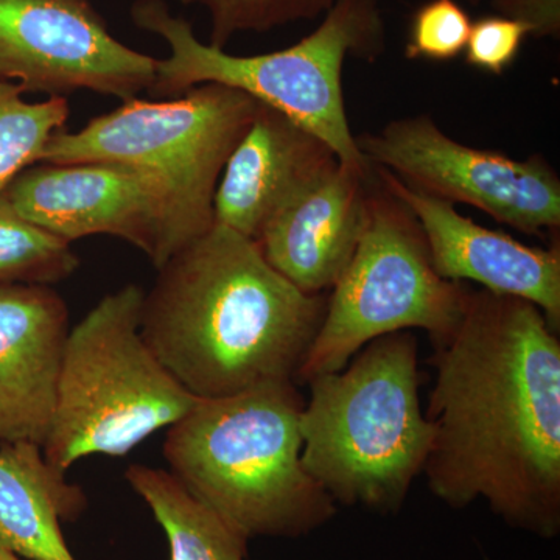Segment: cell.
<instances>
[{
  "label": "cell",
  "mask_w": 560,
  "mask_h": 560,
  "mask_svg": "<svg viewBox=\"0 0 560 560\" xmlns=\"http://www.w3.org/2000/svg\"><path fill=\"white\" fill-rule=\"evenodd\" d=\"M69 308L44 285L0 287V444L49 434Z\"/></svg>",
  "instance_id": "cell-14"
},
{
  "label": "cell",
  "mask_w": 560,
  "mask_h": 560,
  "mask_svg": "<svg viewBox=\"0 0 560 560\" xmlns=\"http://www.w3.org/2000/svg\"><path fill=\"white\" fill-rule=\"evenodd\" d=\"M352 359L307 382L302 464L335 503L396 514L423 474L433 440L420 408L418 340L410 330L396 331Z\"/></svg>",
  "instance_id": "cell-4"
},
{
  "label": "cell",
  "mask_w": 560,
  "mask_h": 560,
  "mask_svg": "<svg viewBox=\"0 0 560 560\" xmlns=\"http://www.w3.org/2000/svg\"><path fill=\"white\" fill-rule=\"evenodd\" d=\"M467 291L434 271L418 220L382 187L368 195L359 246L331 289L298 382L342 370L364 346L396 331L420 329L431 342L448 337Z\"/></svg>",
  "instance_id": "cell-7"
},
{
  "label": "cell",
  "mask_w": 560,
  "mask_h": 560,
  "mask_svg": "<svg viewBox=\"0 0 560 560\" xmlns=\"http://www.w3.org/2000/svg\"><path fill=\"white\" fill-rule=\"evenodd\" d=\"M501 16L528 25L533 36H558L560 0H492Z\"/></svg>",
  "instance_id": "cell-23"
},
{
  "label": "cell",
  "mask_w": 560,
  "mask_h": 560,
  "mask_svg": "<svg viewBox=\"0 0 560 560\" xmlns=\"http://www.w3.org/2000/svg\"><path fill=\"white\" fill-rule=\"evenodd\" d=\"M143 296L139 285L127 283L103 296L69 330L43 445L44 459L58 474L90 455H128L200 400L143 340Z\"/></svg>",
  "instance_id": "cell-6"
},
{
  "label": "cell",
  "mask_w": 560,
  "mask_h": 560,
  "mask_svg": "<svg viewBox=\"0 0 560 560\" xmlns=\"http://www.w3.org/2000/svg\"><path fill=\"white\" fill-rule=\"evenodd\" d=\"M304 405L294 382L198 400L168 427L171 474L248 540L308 536L338 504L302 464Z\"/></svg>",
  "instance_id": "cell-3"
},
{
  "label": "cell",
  "mask_w": 560,
  "mask_h": 560,
  "mask_svg": "<svg viewBox=\"0 0 560 560\" xmlns=\"http://www.w3.org/2000/svg\"><path fill=\"white\" fill-rule=\"evenodd\" d=\"M13 81H0V194L11 180L39 164L43 151L69 119L66 97L28 102Z\"/></svg>",
  "instance_id": "cell-19"
},
{
  "label": "cell",
  "mask_w": 560,
  "mask_h": 560,
  "mask_svg": "<svg viewBox=\"0 0 560 560\" xmlns=\"http://www.w3.org/2000/svg\"><path fill=\"white\" fill-rule=\"evenodd\" d=\"M268 264L253 238L213 223L158 268L143 296L140 334L197 399L270 383H298L326 315Z\"/></svg>",
  "instance_id": "cell-2"
},
{
  "label": "cell",
  "mask_w": 560,
  "mask_h": 560,
  "mask_svg": "<svg viewBox=\"0 0 560 560\" xmlns=\"http://www.w3.org/2000/svg\"><path fill=\"white\" fill-rule=\"evenodd\" d=\"M0 560H24L21 558H18V556L11 555L9 551L0 550Z\"/></svg>",
  "instance_id": "cell-24"
},
{
  "label": "cell",
  "mask_w": 560,
  "mask_h": 560,
  "mask_svg": "<svg viewBox=\"0 0 560 560\" xmlns=\"http://www.w3.org/2000/svg\"><path fill=\"white\" fill-rule=\"evenodd\" d=\"M131 20L167 43L158 61L154 97H178L200 84H223L280 110L327 143L338 160L370 171L349 127L342 95V66L349 55L374 58L385 28L378 0H335L318 28L287 49L237 57L201 43L190 22L164 0H138Z\"/></svg>",
  "instance_id": "cell-5"
},
{
  "label": "cell",
  "mask_w": 560,
  "mask_h": 560,
  "mask_svg": "<svg viewBox=\"0 0 560 560\" xmlns=\"http://www.w3.org/2000/svg\"><path fill=\"white\" fill-rule=\"evenodd\" d=\"M86 508L77 486L33 442L0 444V550L24 560H77L61 533Z\"/></svg>",
  "instance_id": "cell-16"
},
{
  "label": "cell",
  "mask_w": 560,
  "mask_h": 560,
  "mask_svg": "<svg viewBox=\"0 0 560 560\" xmlns=\"http://www.w3.org/2000/svg\"><path fill=\"white\" fill-rule=\"evenodd\" d=\"M259 102L223 84H200L173 101L128 98L79 131H60L39 162H120L165 176L198 235L212 228L213 197Z\"/></svg>",
  "instance_id": "cell-8"
},
{
  "label": "cell",
  "mask_w": 560,
  "mask_h": 560,
  "mask_svg": "<svg viewBox=\"0 0 560 560\" xmlns=\"http://www.w3.org/2000/svg\"><path fill=\"white\" fill-rule=\"evenodd\" d=\"M471 21L456 0H430L412 16L408 60L451 61L466 50Z\"/></svg>",
  "instance_id": "cell-21"
},
{
  "label": "cell",
  "mask_w": 560,
  "mask_h": 560,
  "mask_svg": "<svg viewBox=\"0 0 560 560\" xmlns=\"http://www.w3.org/2000/svg\"><path fill=\"white\" fill-rule=\"evenodd\" d=\"M335 0H183L201 5L210 18V46L224 49L237 33L268 32L280 25L313 20Z\"/></svg>",
  "instance_id": "cell-20"
},
{
  "label": "cell",
  "mask_w": 560,
  "mask_h": 560,
  "mask_svg": "<svg viewBox=\"0 0 560 560\" xmlns=\"http://www.w3.org/2000/svg\"><path fill=\"white\" fill-rule=\"evenodd\" d=\"M471 2H478V0H471Z\"/></svg>",
  "instance_id": "cell-25"
},
{
  "label": "cell",
  "mask_w": 560,
  "mask_h": 560,
  "mask_svg": "<svg viewBox=\"0 0 560 560\" xmlns=\"http://www.w3.org/2000/svg\"><path fill=\"white\" fill-rule=\"evenodd\" d=\"M357 145L372 167L430 197L474 206L537 237L559 230L560 180L540 154L517 161L464 145L429 116L390 121L375 135L357 138Z\"/></svg>",
  "instance_id": "cell-10"
},
{
  "label": "cell",
  "mask_w": 560,
  "mask_h": 560,
  "mask_svg": "<svg viewBox=\"0 0 560 560\" xmlns=\"http://www.w3.org/2000/svg\"><path fill=\"white\" fill-rule=\"evenodd\" d=\"M158 61L117 39L91 0H0V81L25 94L124 102L153 88Z\"/></svg>",
  "instance_id": "cell-11"
},
{
  "label": "cell",
  "mask_w": 560,
  "mask_h": 560,
  "mask_svg": "<svg viewBox=\"0 0 560 560\" xmlns=\"http://www.w3.org/2000/svg\"><path fill=\"white\" fill-rule=\"evenodd\" d=\"M528 25L506 16H488L471 24L466 46V61L474 68L501 75L522 49Z\"/></svg>",
  "instance_id": "cell-22"
},
{
  "label": "cell",
  "mask_w": 560,
  "mask_h": 560,
  "mask_svg": "<svg viewBox=\"0 0 560 560\" xmlns=\"http://www.w3.org/2000/svg\"><path fill=\"white\" fill-rule=\"evenodd\" d=\"M125 477L164 529L171 560H246L249 540L201 503L171 471L136 464L128 467Z\"/></svg>",
  "instance_id": "cell-17"
},
{
  "label": "cell",
  "mask_w": 560,
  "mask_h": 560,
  "mask_svg": "<svg viewBox=\"0 0 560 560\" xmlns=\"http://www.w3.org/2000/svg\"><path fill=\"white\" fill-rule=\"evenodd\" d=\"M372 167V165H371ZM383 189L415 219L441 278L475 282L481 289L521 298L544 312L551 329H560V249L536 248L504 232L488 230L460 215L452 202L430 197L375 167Z\"/></svg>",
  "instance_id": "cell-12"
},
{
  "label": "cell",
  "mask_w": 560,
  "mask_h": 560,
  "mask_svg": "<svg viewBox=\"0 0 560 560\" xmlns=\"http://www.w3.org/2000/svg\"><path fill=\"white\" fill-rule=\"evenodd\" d=\"M2 195L22 217L62 241L121 238L142 250L156 270L200 237L171 180L138 165L39 162Z\"/></svg>",
  "instance_id": "cell-9"
},
{
  "label": "cell",
  "mask_w": 560,
  "mask_h": 560,
  "mask_svg": "<svg viewBox=\"0 0 560 560\" xmlns=\"http://www.w3.org/2000/svg\"><path fill=\"white\" fill-rule=\"evenodd\" d=\"M79 267L72 243L22 217L0 194V287H54Z\"/></svg>",
  "instance_id": "cell-18"
},
{
  "label": "cell",
  "mask_w": 560,
  "mask_h": 560,
  "mask_svg": "<svg viewBox=\"0 0 560 560\" xmlns=\"http://www.w3.org/2000/svg\"><path fill=\"white\" fill-rule=\"evenodd\" d=\"M337 161L327 143L259 102L256 116L221 173L213 221L257 241L271 217Z\"/></svg>",
  "instance_id": "cell-15"
},
{
  "label": "cell",
  "mask_w": 560,
  "mask_h": 560,
  "mask_svg": "<svg viewBox=\"0 0 560 560\" xmlns=\"http://www.w3.org/2000/svg\"><path fill=\"white\" fill-rule=\"evenodd\" d=\"M433 345V427L423 475L442 503L485 500L506 525L560 533V341L533 302L467 291L463 316Z\"/></svg>",
  "instance_id": "cell-1"
},
{
  "label": "cell",
  "mask_w": 560,
  "mask_h": 560,
  "mask_svg": "<svg viewBox=\"0 0 560 560\" xmlns=\"http://www.w3.org/2000/svg\"><path fill=\"white\" fill-rule=\"evenodd\" d=\"M337 161L298 190L261 230L257 245L268 264L307 294L334 289L366 224V179Z\"/></svg>",
  "instance_id": "cell-13"
}]
</instances>
